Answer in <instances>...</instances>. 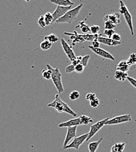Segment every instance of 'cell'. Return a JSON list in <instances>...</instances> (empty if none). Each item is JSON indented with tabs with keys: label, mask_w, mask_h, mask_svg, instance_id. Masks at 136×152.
<instances>
[{
	"label": "cell",
	"mask_w": 136,
	"mask_h": 152,
	"mask_svg": "<svg viewBox=\"0 0 136 152\" xmlns=\"http://www.w3.org/2000/svg\"><path fill=\"white\" fill-rule=\"evenodd\" d=\"M110 152H118V151H116V150H114L111 149V151H110Z\"/></svg>",
	"instance_id": "42"
},
{
	"label": "cell",
	"mask_w": 136,
	"mask_h": 152,
	"mask_svg": "<svg viewBox=\"0 0 136 152\" xmlns=\"http://www.w3.org/2000/svg\"><path fill=\"white\" fill-rule=\"evenodd\" d=\"M112 39L114 41H116V42H120V40L121 39V36L120 34L118 33H114L112 36Z\"/></svg>",
	"instance_id": "38"
},
{
	"label": "cell",
	"mask_w": 136,
	"mask_h": 152,
	"mask_svg": "<svg viewBox=\"0 0 136 152\" xmlns=\"http://www.w3.org/2000/svg\"><path fill=\"white\" fill-rule=\"evenodd\" d=\"M132 121V118L130 114H124V115L115 117L111 119H109L106 123V125H119L121 123L129 122Z\"/></svg>",
	"instance_id": "4"
},
{
	"label": "cell",
	"mask_w": 136,
	"mask_h": 152,
	"mask_svg": "<svg viewBox=\"0 0 136 152\" xmlns=\"http://www.w3.org/2000/svg\"><path fill=\"white\" fill-rule=\"evenodd\" d=\"M96 98L97 97H96V94L93 93V92L87 94L86 96V99L87 101H91L96 99Z\"/></svg>",
	"instance_id": "35"
},
{
	"label": "cell",
	"mask_w": 136,
	"mask_h": 152,
	"mask_svg": "<svg viewBox=\"0 0 136 152\" xmlns=\"http://www.w3.org/2000/svg\"><path fill=\"white\" fill-rule=\"evenodd\" d=\"M100 43L98 41V39H94L93 42H92V46L93 47H94V48H99V47H100Z\"/></svg>",
	"instance_id": "41"
},
{
	"label": "cell",
	"mask_w": 136,
	"mask_h": 152,
	"mask_svg": "<svg viewBox=\"0 0 136 152\" xmlns=\"http://www.w3.org/2000/svg\"><path fill=\"white\" fill-rule=\"evenodd\" d=\"M75 71V66H73L72 64L67 66L65 68V72L67 74H71Z\"/></svg>",
	"instance_id": "36"
},
{
	"label": "cell",
	"mask_w": 136,
	"mask_h": 152,
	"mask_svg": "<svg viewBox=\"0 0 136 152\" xmlns=\"http://www.w3.org/2000/svg\"><path fill=\"white\" fill-rule=\"evenodd\" d=\"M79 27L83 33H87L90 31V27L83 21H82L79 23Z\"/></svg>",
	"instance_id": "26"
},
{
	"label": "cell",
	"mask_w": 136,
	"mask_h": 152,
	"mask_svg": "<svg viewBox=\"0 0 136 152\" xmlns=\"http://www.w3.org/2000/svg\"><path fill=\"white\" fill-rule=\"evenodd\" d=\"M114 24L110 22L109 20H104V28L105 29H114V28L116 27Z\"/></svg>",
	"instance_id": "29"
},
{
	"label": "cell",
	"mask_w": 136,
	"mask_h": 152,
	"mask_svg": "<svg viewBox=\"0 0 136 152\" xmlns=\"http://www.w3.org/2000/svg\"><path fill=\"white\" fill-rule=\"evenodd\" d=\"M38 24L39 26H40L42 28H44L46 26V22H45V21L44 15H41L40 17V18L38 19Z\"/></svg>",
	"instance_id": "31"
},
{
	"label": "cell",
	"mask_w": 136,
	"mask_h": 152,
	"mask_svg": "<svg viewBox=\"0 0 136 152\" xmlns=\"http://www.w3.org/2000/svg\"><path fill=\"white\" fill-rule=\"evenodd\" d=\"M61 43L63 48V50L66 55L67 56L68 59H69L71 62L73 61L76 59V56L73 49H72V47L65 41L64 39H61Z\"/></svg>",
	"instance_id": "8"
},
{
	"label": "cell",
	"mask_w": 136,
	"mask_h": 152,
	"mask_svg": "<svg viewBox=\"0 0 136 152\" xmlns=\"http://www.w3.org/2000/svg\"><path fill=\"white\" fill-rule=\"evenodd\" d=\"M79 125H82L80 118H77L75 119H72L66 122H63L59 124V128H65V127H73V126H78Z\"/></svg>",
	"instance_id": "11"
},
{
	"label": "cell",
	"mask_w": 136,
	"mask_h": 152,
	"mask_svg": "<svg viewBox=\"0 0 136 152\" xmlns=\"http://www.w3.org/2000/svg\"><path fill=\"white\" fill-rule=\"evenodd\" d=\"M129 67L130 66L127 64L126 60H123L118 63L117 66V68H116V70L127 73V71L129 70Z\"/></svg>",
	"instance_id": "18"
},
{
	"label": "cell",
	"mask_w": 136,
	"mask_h": 152,
	"mask_svg": "<svg viewBox=\"0 0 136 152\" xmlns=\"http://www.w3.org/2000/svg\"><path fill=\"white\" fill-rule=\"evenodd\" d=\"M87 137H88V133L87 134H83L79 137H76L69 144H68L64 150L70 149H75L76 150H79L81 146L86 142Z\"/></svg>",
	"instance_id": "6"
},
{
	"label": "cell",
	"mask_w": 136,
	"mask_h": 152,
	"mask_svg": "<svg viewBox=\"0 0 136 152\" xmlns=\"http://www.w3.org/2000/svg\"><path fill=\"white\" fill-rule=\"evenodd\" d=\"M82 59V56H79L76 57V59L73 61L72 62V64L75 66H76L77 64L81 63Z\"/></svg>",
	"instance_id": "40"
},
{
	"label": "cell",
	"mask_w": 136,
	"mask_h": 152,
	"mask_svg": "<svg viewBox=\"0 0 136 152\" xmlns=\"http://www.w3.org/2000/svg\"><path fill=\"white\" fill-rule=\"evenodd\" d=\"M115 33V31L114 29H105L104 31V33L108 36L109 38H112V35Z\"/></svg>",
	"instance_id": "37"
},
{
	"label": "cell",
	"mask_w": 136,
	"mask_h": 152,
	"mask_svg": "<svg viewBox=\"0 0 136 152\" xmlns=\"http://www.w3.org/2000/svg\"><path fill=\"white\" fill-rule=\"evenodd\" d=\"M51 2L57 6L61 7H72L74 4L71 0H51Z\"/></svg>",
	"instance_id": "15"
},
{
	"label": "cell",
	"mask_w": 136,
	"mask_h": 152,
	"mask_svg": "<svg viewBox=\"0 0 136 152\" xmlns=\"http://www.w3.org/2000/svg\"><path fill=\"white\" fill-rule=\"evenodd\" d=\"M24 1H26V2H30V1H31V0H24Z\"/></svg>",
	"instance_id": "43"
},
{
	"label": "cell",
	"mask_w": 136,
	"mask_h": 152,
	"mask_svg": "<svg viewBox=\"0 0 136 152\" xmlns=\"http://www.w3.org/2000/svg\"><path fill=\"white\" fill-rule=\"evenodd\" d=\"M77 126H73V127H68L67 130V134L65 137L63 145V150L65 148V147L69 144V142L73 139L76 137V132H77Z\"/></svg>",
	"instance_id": "10"
},
{
	"label": "cell",
	"mask_w": 136,
	"mask_h": 152,
	"mask_svg": "<svg viewBox=\"0 0 136 152\" xmlns=\"http://www.w3.org/2000/svg\"><path fill=\"white\" fill-rule=\"evenodd\" d=\"M103 140V138L102 137L98 140L92 142L90 143H89L88 145V149L89 152H96L99 148V146Z\"/></svg>",
	"instance_id": "16"
},
{
	"label": "cell",
	"mask_w": 136,
	"mask_h": 152,
	"mask_svg": "<svg viewBox=\"0 0 136 152\" xmlns=\"http://www.w3.org/2000/svg\"><path fill=\"white\" fill-rule=\"evenodd\" d=\"M124 18V20L127 23L129 28H130V30L131 32V35H134V29H133V20H132V16L130 13L129 11H127L124 14H123Z\"/></svg>",
	"instance_id": "14"
},
{
	"label": "cell",
	"mask_w": 136,
	"mask_h": 152,
	"mask_svg": "<svg viewBox=\"0 0 136 152\" xmlns=\"http://www.w3.org/2000/svg\"><path fill=\"white\" fill-rule=\"evenodd\" d=\"M127 80L132 86L136 89V80L131 77H128Z\"/></svg>",
	"instance_id": "39"
},
{
	"label": "cell",
	"mask_w": 136,
	"mask_h": 152,
	"mask_svg": "<svg viewBox=\"0 0 136 152\" xmlns=\"http://www.w3.org/2000/svg\"><path fill=\"white\" fill-rule=\"evenodd\" d=\"M80 118V121H81V125H89V123H93V119L89 116H87L86 115H81V117H79Z\"/></svg>",
	"instance_id": "19"
},
{
	"label": "cell",
	"mask_w": 136,
	"mask_h": 152,
	"mask_svg": "<svg viewBox=\"0 0 136 152\" xmlns=\"http://www.w3.org/2000/svg\"><path fill=\"white\" fill-rule=\"evenodd\" d=\"M90 56L89 54L86 55V56L82 57V59L81 60V63L82 64H83L85 67H86L87 64H88V62H89V60L90 59Z\"/></svg>",
	"instance_id": "33"
},
{
	"label": "cell",
	"mask_w": 136,
	"mask_h": 152,
	"mask_svg": "<svg viewBox=\"0 0 136 152\" xmlns=\"http://www.w3.org/2000/svg\"><path fill=\"white\" fill-rule=\"evenodd\" d=\"M98 41L100 43H102L104 45L109 46H116L119 45L121 43V42H116L113 41L112 38H109V37H102L101 36H99V37L98 38Z\"/></svg>",
	"instance_id": "12"
},
{
	"label": "cell",
	"mask_w": 136,
	"mask_h": 152,
	"mask_svg": "<svg viewBox=\"0 0 136 152\" xmlns=\"http://www.w3.org/2000/svg\"><path fill=\"white\" fill-rule=\"evenodd\" d=\"M129 77L128 74L127 73L123 72L121 71L116 70L114 74V78L119 81H124L127 80V77Z\"/></svg>",
	"instance_id": "17"
},
{
	"label": "cell",
	"mask_w": 136,
	"mask_h": 152,
	"mask_svg": "<svg viewBox=\"0 0 136 152\" xmlns=\"http://www.w3.org/2000/svg\"><path fill=\"white\" fill-rule=\"evenodd\" d=\"M126 62H127V63L129 66L135 65L136 64V53H131Z\"/></svg>",
	"instance_id": "24"
},
{
	"label": "cell",
	"mask_w": 136,
	"mask_h": 152,
	"mask_svg": "<svg viewBox=\"0 0 136 152\" xmlns=\"http://www.w3.org/2000/svg\"><path fill=\"white\" fill-rule=\"evenodd\" d=\"M83 4H81L77 5L76 7L71 9L68 11L62 17L57 20L55 22L56 23H67L71 24L77 18L82 8L83 7Z\"/></svg>",
	"instance_id": "3"
},
{
	"label": "cell",
	"mask_w": 136,
	"mask_h": 152,
	"mask_svg": "<svg viewBox=\"0 0 136 152\" xmlns=\"http://www.w3.org/2000/svg\"><path fill=\"white\" fill-rule=\"evenodd\" d=\"M120 14L118 13H113L112 14H109L106 15L104 20H109L114 24L115 25H118L120 23Z\"/></svg>",
	"instance_id": "13"
},
{
	"label": "cell",
	"mask_w": 136,
	"mask_h": 152,
	"mask_svg": "<svg viewBox=\"0 0 136 152\" xmlns=\"http://www.w3.org/2000/svg\"><path fill=\"white\" fill-rule=\"evenodd\" d=\"M52 46V43L47 40H44L40 44V48L46 51L51 49V47Z\"/></svg>",
	"instance_id": "22"
},
{
	"label": "cell",
	"mask_w": 136,
	"mask_h": 152,
	"mask_svg": "<svg viewBox=\"0 0 136 152\" xmlns=\"http://www.w3.org/2000/svg\"><path fill=\"white\" fill-rule=\"evenodd\" d=\"M85 66L82 64L81 63H79L75 66V71L78 74L82 73L85 70Z\"/></svg>",
	"instance_id": "30"
},
{
	"label": "cell",
	"mask_w": 136,
	"mask_h": 152,
	"mask_svg": "<svg viewBox=\"0 0 136 152\" xmlns=\"http://www.w3.org/2000/svg\"><path fill=\"white\" fill-rule=\"evenodd\" d=\"M46 66L48 69H50L52 71L51 79L58 93H63L64 92V88L62 80V74L60 72L59 68H53L50 64H46Z\"/></svg>",
	"instance_id": "2"
},
{
	"label": "cell",
	"mask_w": 136,
	"mask_h": 152,
	"mask_svg": "<svg viewBox=\"0 0 136 152\" xmlns=\"http://www.w3.org/2000/svg\"><path fill=\"white\" fill-rule=\"evenodd\" d=\"M125 144H126L125 142L116 143L112 147L111 149L116 150V151H118V152H123L124 148H125Z\"/></svg>",
	"instance_id": "20"
},
{
	"label": "cell",
	"mask_w": 136,
	"mask_h": 152,
	"mask_svg": "<svg viewBox=\"0 0 136 152\" xmlns=\"http://www.w3.org/2000/svg\"><path fill=\"white\" fill-rule=\"evenodd\" d=\"M109 119V118H106L104 119H102L98 122H96L94 124L90 126V129L88 133V137H87L86 142L89 141L91 138H92L96 134L98 133L104 125H106V123Z\"/></svg>",
	"instance_id": "5"
},
{
	"label": "cell",
	"mask_w": 136,
	"mask_h": 152,
	"mask_svg": "<svg viewBox=\"0 0 136 152\" xmlns=\"http://www.w3.org/2000/svg\"><path fill=\"white\" fill-rule=\"evenodd\" d=\"M79 97H80V93L78 91H76V90L73 91L69 94V98L72 101L76 100Z\"/></svg>",
	"instance_id": "27"
},
{
	"label": "cell",
	"mask_w": 136,
	"mask_h": 152,
	"mask_svg": "<svg viewBox=\"0 0 136 152\" xmlns=\"http://www.w3.org/2000/svg\"><path fill=\"white\" fill-rule=\"evenodd\" d=\"M48 107L53 108L59 113L66 112L74 117H76L77 115V113L73 112V110L69 107V105L61 99L59 94L55 95V98L54 101L48 104Z\"/></svg>",
	"instance_id": "1"
},
{
	"label": "cell",
	"mask_w": 136,
	"mask_h": 152,
	"mask_svg": "<svg viewBox=\"0 0 136 152\" xmlns=\"http://www.w3.org/2000/svg\"><path fill=\"white\" fill-rule=\"evenodd\" d=\"M72 7H61L57 6L55 10L52 13L53 17V22L62 17L68 11L70 10Z\"/></svg>",
	"instance_id": "9"
},
{
	"label": "cell",
	"mask_w": 136,
	"mask_h": 152,
	"mask_svg": "<svg viewBox=\"0 0 136 152\" xmlns=\"http://www.w3.org/2000/svg\"><path fill=\"white\" fill-rule=\"evenodd\" d=\"M44 18L46 26L51 25L53 23V17L52 13L50 12H47L46 14H45Z\"/></svg>",
	"instance_id": "21"
},
{
	"label": "cell",
	"mask_w": 136,
	"mask_h": 152,
	"mask_svg": "<svg viewBox=\"0 0 136 152\" xmlns=\"http://www.w3.org/2000/svg\"><path fill=\"white\" fill-rule=\"evenodd\" d=\"M120 8H119V12L121 14L123 15L126 11H128L129 9L127 8V7H126V5H125L123 1H121V0H120Z\"/></svg>",
	"instance_id": "28"
},
{
	"label": "cell",
	"mask_w": 136,
	"mask_h": 152,
	"mask_svg": "<svg viewBox=\"0 0 136 152\" xmlns=\"http://www.w3.org/2000/svg\"><path fill=\"white\" fill-rule=\"evenodd\" d=\"M88 47L94 53L101 57V58L103 59L110 60L112 61L115 60V58H114V56H113L110 54V53L105 50L104 49L100 48V47H99V48H94V47H93L92 46H89Z\"/></svg>",
	"instance_id": "7"
},
{
	"label": "cell",
	"mask_w": 136,
	"mask_h": 152,
	"mask_svg": "<svg viewBox=\"0 0 136 152\" xmlns=\"http://www.w3.org/2000/svg\"><path fill=\"white\" fill-rule=\"evenodd\" d=\"M42 75L44 79L46 80H50L52 78V71L50 69L44 70L42 71Z\"/></svg>",
	"instance_id": "25"
},
{
	"label": "cell",
	"mask_w": 136,
	"mask_h": 152,
	"mask_svg": "<svg viewBox=\"0 0 136 152\" xmlns=\"http://www.w3.org/2000/svg\"><path fill=\"white\" fill-rule=\"evenodd\" d=\"M44 40H47L48 41H50L53 44L57 42L58 40H59V38H58V36L55 33H51L49 35L45 36Z\"/></svg>",
	"instance_id": "23"
},
{
	"label": "cell",
	"mask_w": 136,
	"mask_h": 152,
	"mask_svg": "<svg viewBox=\"0 0 136 152\" xmlns=\"http://www.w3.org/2000/svg\"><path fill=\"white\" fill-rule=\"evenodd\" d=\"M100 29V28L99 25H92L90 27V31L93 35L98 34Z\"/></svg>",
	"instance_id": "32"
},
{
	"label": "cell",
	"mask_w": 136,
	"mask_h": 152,
	"mask_svg": "<svg viewBox=\"0 0 136 152\" xmlns=\"http://www.w3.org/2000/svg\"><path fill=\"white\" fill-rule=\"evenodd\" d=\"M90 105L92 108H97L100 105V102L98 98L90 101Z\"/></svg>",
	"instance_id": "34"
}]
</instances>
